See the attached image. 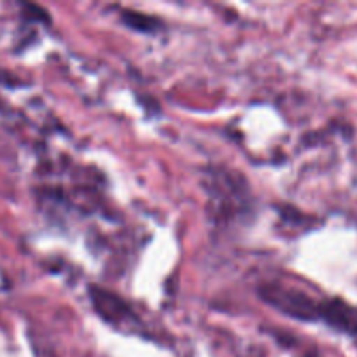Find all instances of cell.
<instances>
[{
  "instance_id": "6da1fadb",
  "label": "cell",
  "mask_w": 357,
  "mask_h": 357,
  "mask_svg": "<svg viewBox=\"0 0 357 357\" xmlns=\"http://www.w3.org/2000/svg\"><path fill=\"white\" fill-rule=\"evenodd\" d=\"M122 20L129 24L131 28L139 31H157L160 28V21L155 17L145 16L142 13H122Z\"/></svg>"
}]
</instances>
